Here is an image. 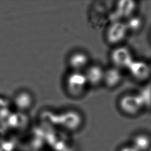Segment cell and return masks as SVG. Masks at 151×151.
Returning a JSON list of instances; mask_svg holds the SVG:
<instances>
[{
  "instance_id": "6da1fadb",
  "label": "cell",
  "mask_w": 151,
  "mask_h": 151,
  "mask_svg": "<svg viewBox=\"0 0 151 151\" xmlns=\"http://www.w3.org/2000/svg\"><path fill=\"white\" fill-rule=\"evenodd\" d=\"M89 87L83 72L69 71L64 80V87L67 94L72 99L81 98Z\"/></svg>"
},
{
  "instance_id": "7a4b0ae2",
  "label": "cell",
  "mask_w": 151,
  "mask_h": 151,
  "mask_svg": "<svg viewBox=\"0 0 151 151\" xmlns=\"http://www.w3.org/2000/svg\"><path fill=\"white\" fill-rule=\"evenodd\" d=\"M128 29L125 22L120 21L111 22L104 33L106 42L111 45H117L126 38Z\"/></svg>"
},
{
  "instance_id": "3957f363",
  "label": "cell",
  "mask_w": 151,
  "mask_h": 151,
  "mask_svg": "<svg viewBox=\"0 0 151 151\" xmlns=\"http://www.w3.org/2000/svg\"><path fill=\"white\" fill-rule=\"evenodd\" d=\"M120 110L128 115H135L144 107L143 100L139 94H127L119 100Z\"/></svg>"
},
{
  "instance_id": "277c9868",
  "label": "cell",
  "mask_w": 151,
  "mask_h": 151,
  "mask_svg": "<svg viewBox=\"0 0 151 151\" xmlns=\"http://www.w3.org/2000/svg\"><path fill=\"white\" fill-rule=\"evenodd\" d=\"M112 66L119 69L127 68L134 60L130 50L123 46H116L110 54Z\"/></svg>"
},
{
  "instance_id": "5b68a950",
  "label": "cell",
  "mask_w": 151,
  "mask_h": 151,
  "mask_svg": "<svg viewBox=\"0 0 151 151\" xmlns=\"http://www.w3.org/2000/svg\"><path fill=\"white\" fill-rule=\"evenodd\" d=\"M88 54L82 50H76L70 54L67 65L70 71L84 72L91 63Z\"/></svg>"
},
{
  "instance_id": "8992f818",
  "label": "cell",
  "mask_w": 151,
  "mask_h": 151,
  "mask_svg": "<svg viewBox=\"0 0 151 151\" xmlns=\"http://www.w3.org/2000/svg\"><path fill=\"white\" fill-rule=\"evenodd\" d=\"M105 68L98 63H91L83 72L88 84L90 87H98L103 83Z\"/></svg>"
},
{
  "instance_id": "52a82bcc",
  "label": "cell",
  "mask_w": 151,
  "mask_h": 151,
  "mask_svg": "<svg viewBox=\"0 0 151 151\" xmlns=\"http://www.w3.org/2000/svg\"><path fill=\"white\" fill-rule=\"evenodd\" d=\"M127 70L133 78L140 81L147 80L151 74V67L143 61L133 60Z\"/></svg>"
},
{
  "instance_id": "ba28073f",
  "label": "cell",
  "mask_w": 151,
  "mask_h": 151,
  "mask_svg": "<svg viewBox=\"0 0 151 151\" xmlns=\"http://www.w3.org/2000/svg\"><path fill=\"white\" fill-rule=\"evenodd\" d=\"M34 99L32 94L27 90L18 91L14 97L13 104L19 111L25 112L30 110L34 105Z\"/></svg>"
},
{
  "instance_id": "9c48e42d",
  "label": "cell",
  "mask_w": 151,
  "mask_h": 151,
  "mask_svg": "<svg viewBox=\"0 0 151 151\" xmlns=\"http://www.w3.org/2000/svg\"><path fill=\"white\" fill-rule=\"evenodd\" d=\"M122 80L123 75L121 70L111 66L105 69L103 85L109 89H113L119 86Z\"/></svg>"
},
{
  "instance_id": "30bf717a",
  "label": "cell",
  "mask_w": 151,
  "mask_h": 151,
  "mask_svg": "<svg viewBox=\"0 0 151 151\" xmlns=\"http://www.w3.org/2000/svg\"><path fill=\"white\" fill-rule=\"evenodd\" d=\"M137 7L136 2L130 0H123L117 2L116 6V14L120 18H130L133 16Z\"/></svg>"
},
{
  "instance_id": "8fae6325",
  "label": "cell",
  "mask_w": 151,
  "mask_h": 151,
  "mask_svg": "<svg viewBox=\"0 0 151 151\" xmlns=\"http://www.w3.org/2000/svg\"><path fill=\"white\" fill-rule=\"evenodd\" d=\"M151 145V139L149 136L145 134L136 135L133 140L132 146L138 151H146Z\"/></svg>"
},
{
  "instance_id": "7c38bea8",
  "label": "cell",
  "mask_w": 151,
  "mask_h": 151,
  "mask_svg": "<svg viewBox=\"0 0 151 151\" xmlns=\"http://www.w3.org/2000/svg\"><path fill=\"white\" fill-rule=\"evenodd\" d=\"M128 29V31H131L136 32L139 31L142 25V19L137 16H132L128 18V20L125 22Z\"/></svg>"
},
{
  "instance_id": "4fadbf2b",
  "label": "cell",
  "mask_w": 151,
  "mask_h": 151,
  "mask_svg": "<svg viewBox=\"0 0 151 151\" xmlns=\"http://www.w3.org/2000/svg\"><path fill=\"white\" fill-rule=\"evenodd\" d=\"M120 151H138L134 146H127L123 147Z\"/></svg>"
}]
</instances>
